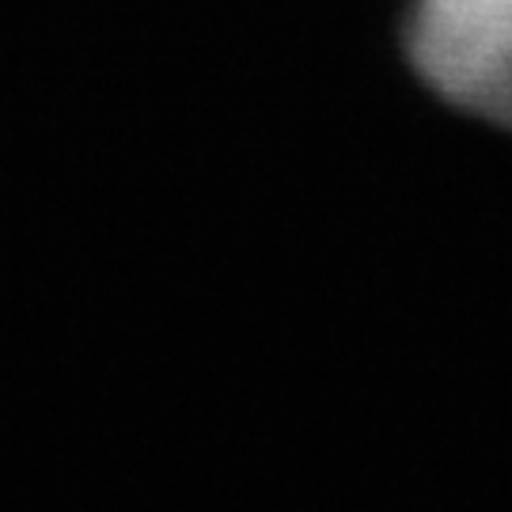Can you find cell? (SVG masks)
I'll return each instance as SVG.
<instances>
[{
	"label": "cell",
	"mask_w": 512,
	"mask_h": 512,
	"mask_svg": "<svg viewBox=\"0 0 512 512\" xmlns=\"http://www.w3.org/2000/svg\"><path fill=\"white\" fill-rule=\"evenodd\" d=\"M403 46L440 103L512 129V0H406Z\"/></svg>",
	"instance_id": "obj_1"
}]
</instances>
